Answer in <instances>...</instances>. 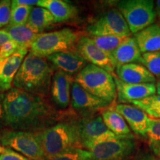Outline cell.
<instances>
[{"label": "cell", "instance_id": "cell-25", "mask_svg": "<svg viewBox=\"0 0 160 160\" xmlns=\"http://www.w3.org/2000/svg\"><path fill=\"white\" fill-rule=\"evenodd\" d=\"M131 104L145 112L151 119H160V96L153 95Z\"/></svg>", "mask_w": 160, "mask_h": 160}, {"label": "cell", "instance_id": "cell-8", "mask_svg": "<svg viewBox=\"0 0 160 160\" xmlns=\"http://www.w3.org/2000/svg\"><path fill=\"white\" fill-rule=\"evenodd\" d=\"M91 37H131L128 26L123 16L117 8L107 11L96 19L86 28Z\"/></svg>", "mask_w": 160, "mask_h": 160}, {"label": "cell", "instance_id": "cell-39", "mask_svg": "<svg viewBox=\"0 0 160 160\" xmlns=\"http://www.w3.org/2000/svg\"><path fill=\"white\" fill-rule=\"evenodd\" d=\"M5 59H2V58H0V73H1L3 65H4V63H5Z\"/></svg>", "mask_w": 160, "mask_h": 160}, {"label": "cell", "instance_id": "cell-2", "mask_svg": "<svg viewBox=\"0 0 160 160\" xmlns=\"http://www.w3.org/2000/svg\"><path fill=\"white\" fill-rule=\"evenodd\" d=\"M53 69L45 57L29 53L13 81L15 88L44 97L49 94Z\"/></svg>", "mask_w": 160, "mask_h": 160}, {"label": "cell", "instance_id": "cell-18", "mask_svg": "<svg viewBox=\"0 0 160 160\" xmlns=\"http://www.w3.org/2000/svg\"><path fill=\"white\" fill-rule=\"evenodd\" d=\"M116 67L130 63H141L142 53L133 37H128L111 53Z\"/></svg>", "mask_w": 160, "mask_h": 160}, {"label": "cell", "instance_id": "cell-29", "mask_svg": "<svg viewBox=\"0 0 160 160\" xmlns=\"http://www.w3.org/2000/svg\"><path fill=\"white\" fill-rule=\"evenodd\" d=\"M140 64L145 66L152 75L160 79V51L142 53Z\"/></svg>", "mask_w": 160, "mask_h": 160}, {"label": "cell", "instance_id": "cell-19", "mask_svg": "<svg viewBox=\"0 0 160 160\" xmlns=\"http://www.w3.org/2000/svg\"><path fill=\"white\" fill-rule=\"evenodd\" d=\"M28 51V49L19 48L17 53L5 59L1 73H0V92L1 93L8 91L12 88L11 84L25 56H27Z\"/></svg>", "mask_w": 160, "mask_h": 160}, {"label": "cell", "instance_id": "cell-27", "mask_svg": "<svg viewBox=\"0 0 160 160\" xmlns=\"http://www.w3.org/2000/svg\"><path fill=\"white\" fill-rule=\"evenodd\" d=\"M89 37L93 40L97 47L111 55L126 38L122 37H116V36Z\"/></svg>", "mask_w": 160, "mask_h": 160}, {"label": "cell", "instance_id": "cell-22", "mask_svg": "<svg viewBox=\"0 0 160 160\" xmlns=\"http://www.w3.org/2000/svg\"><path fill=\"white\" fill-rule=\"evenodd\" d=\"M101 117L108 129L118 137L122 139H132L133 137L125 119L115 108L105 110Z\"/></svg>", "mask_w": 160, "mask_h": 160}, {"label": "cell", "instance_id": "cell-16", "mask_svg": "<svg viewBox=\"0 0 160 160\" xmlns=\"http://www.w3.org/2000/svg\"><path fill=\"white\" fill-rule=\"evenodd\" d=\"M60 71L70 76L77 74L86 65L87 62L77 51L60 52L46 57Z\"/></svg>", "mask_w": 160, "mask_h": 160}, {"label": "cell", "instance_id": "cell-7", "mask_svg": "<svg viewBox=\"0 0 160 160\" xmlns=\"http://www.w3.org/2000/svg\"><path fill=\"white\" fill-rule=\"evenodd\" d=\"M0 145L19 152L30 160L45 159L34 132L3 130L0 133Z\"/></svg>", "mask_w": 160, "mask_h": 160}, {"label": "cell", "instance_id": "cell-17", "mask_svg": "<svg viewBox=\"0 0 160 160\" xmlns=\"http://www.w3.org/2000/svg\"><path fill=\"white\" fill-rule=\"evenodd\" d=\"M117 77L124 82L145 84L156 82V77L139 63L126 64L116 68Z\"/></svg>", "mask_w": 160, "mask_h": 160}, {"label": "cell", "instance_id": "cell-36", "mask_svg": "<svg viewBox=\"0 0 160 160\" xmlns=\"http://www.w3.org/2000/svg\"><path fill=\"white\" fill-rule=\"evenodd\" d=\"M13 2L19 5L32 6L37 5L39 1H37V0H13Z\"/></svg>", "mask_w": 160, "mask_h": 160}, {"label": "cell", "instance_id": "cell-32", "mask_svg": "<svg viewBox=\"0 0 160 160\" xmlns=\"http://www.w3.org/2000/svg\"><path fill=\"white\" fill-rule=\"evenodd\" d=\"M19 48H20L17 43L11 40L0 47V58L3 59H8L17 53Z\"/></svg>", "mask_w": 160, "mask_h": 160}, {"label": "cell", "instance_id": "cell-33", "mask_svg": "<svg viewBox=\"0 0 160 160\" xmlns=\"http://www.w3.org/2000/svg\"><path fill=\"white\" fill-rule=\"evenodd\" d=\"M0 160H30L25 156L7 148L4 153L0 154Z\"/></svg>", "mask_w": 160, "mask_h": 160}, {"label": "cell", "instance_id": "cell-24", "mask_svg": "<svg viewBox=\"0 0 160 160\" xmlns=\"http://www.w3.org/2000/svg\"><path fill=\"white\" fill-rule=\"evenodd\" d=\"M12 41L19 45L20 48L28 50L39 33H36L26 25L8 26L4 29Z\"/></svg>", "mask_w": 160, "mask_h": 160}, {"label": "cell", "instance_id": "cell-20", "mask_svg": "<svg viewBox=\"0 0 160 160\" xmlns=\"http://www.w3.org/2000/svg\"><path fill=\"white\" fill-rule=\"evenodd\" d=\"M37 5L49 11L57 23L65 22L73 19L78 13L76 6L63 0H39Z\"/></svg>", "mask_w": 160, "mask_h": 160}, {"label": "cell", "instance_id": "cell-13", "mask_svg": "<svg viewBox=\"0 0 160 160\" xmlns=\"http://www.w3.org/2000/svg\"><path fill=\"white\" fill-rule=\"evenodd\" d=\"M73 82L71 76L60 70L53 73L50 92L53 102L60 108H66L71 102Z\"/></svg>", "mask_w": 160, "mask_h": 160}, {"label": "cell", "instance_id": "cell-38", "mask_svg": "<svg viewBox=\"0 0 160 160\" xmlns=\"http://www.w3.org/2000/svg\"><path fill=\"white\" fill-rule=\"evenodd\" d=\"M156 89H157V95L160 96V79H159V81L157 82V85H156Z\"/></svg>", "mask_w": 160, "mask_h": 160}, {"label": "cell", "instance_id": "cell-10", "mask_svg": "<svg viewBox=\"0 0 160 160\" xmlns=\"http://www.w3.org/2000/svg\"><path fill=\"white\" fill-rule=\"evenodd\" d=\"M131 139H118L104 142L92 147V160H124L134 150Z\"/></svg>", "mask_w": 160, "mask_h": 160}, {"label": "cell", "instance_id": "cell-41", "mask_svg": "<svg viewBox=\"0 0 160 160\" xmlns=\"http://www.w3.org/2000/svg\"><path fill=\"white\" fill-rule=\"evenodd\" d=\"M151 160H160V159H151Z\"/></svg>", "mask_w": 160, "mask_h": 160}, {"label": "cell", "instance_id": "cell-40", "mask_svg": "<svg viewBox=\"0 0 160 160\" xmlns=\"http://www.w3.org/2000/svg\"><path fill=\"white\" fill-rule=\"evenodd\" d=\"M6 149H7V148L3 147L2 145H0V154H1V153H4V152H5V151H6Z\"/></svg>", "mask_w": 160, "mask_h": 160}, {"label": "cell", "instance_id": "cell-37", "mask_svg": "<svg viewBox=\"0 0 160 160\" xmlns=\"http://www.w3.org/2000/svg\"><path fill=\"white\" fill-rule=\"evenodd\" d=\"M155 11L156 15H157L158 19L160 20V0H158V1H157V2H156Z\"/></svg>", "mask_w": 160, "mask_h": 160}, {"label": "cell", "instance_id": "cell-34", "mask_svg": "<svg viewBox=\"0 0 160 160\" xmlns=\"http://www.w3.org/2000/svg\"><path fill=\"white\" fill-rule=\"evenodd\" d=\"M5 93L0 92V133L2 128L4 126V108H3V99Z\"/></svg>", "mask_w": 160, "mask_h": 160}, {"label": "cell", "instance_id": "cell-3", "mask_svg": "<svg viewBox=\"0 0 160 160\" xmlns=\"http://www.w3.org/2000/svg\"><path fill=\"white\" fill-rule=\"evenodd\" d=\"M45 158L54 157L71 148H82L79 121L65 120L42 131L34 132Z\"/></svg>", "mask_w": 160, "mask_h": 160}, {"label": "cell", "instance_id": "cell-23", "mask_svg": "<svg viewBox=\"0 0 160 160\" xmlns=\"http://www.w3.org/2000/svg\"><path fill=\"white\" fill-rule=\"evenodd\" d=\"M54 23V19L50 11L38 6L32 8L26 26L34 33H40Z\"/></svg>", "mask_w": 160, "mask_h": 160}, {"label": "cell", "instance_id": "cell-1", "mask_svg": "<svg viewBox=\"0 0 160 160\" xmlns=\"http://www.w3.org/2000/svg\"><path fill=\"white\" fill-rule=\"evenodd\" d=\"M4 126L9 130L38 132L56 124L60 114L44 97L15 88L5 93Z\"/></svg>", "mask_w": 160, "mask_h": 160}, {"label": "cell", "instance_id": "cell-31", "mask_svg": "<svg viewBox=\"0 0 160 160\" xmlns=\"http://www.w3.org/2000/svg\"><path fill=\"white\" fill-rule=\"evenodd\" d=\"M12 2L10 0L0 1V28L8 26L11 20Z\"/></svg>", "mask_w": 160, "mask_h": 160}, {"label": "cell", "instance_id": "cell-14", "mask_svg": "<svg viewBox=\"0 0 160 160\" xmlns=\"http://www.w3.org/2000/svg\"><path fill=\"white\" fill-rule=\"evenodd\" d=\"M115 110L122 116L128 125L135 133L145 137L151 119L145 112L128 104H118L115 106Z\"/></svg>", "mask_w": 160, "mask_h": 160}, {"label": "cell", "instance_id": "cell-5", "mask_svg": "<svg viewBox=\"0 0 160 160\" xmlns=\"http://www.w3.org/2000/svg\"><path fill=\"white\" fill-rule=\"evenodd\" d=\"M79 37L77 31L68 28L39 33L30 48V53L45 58L60 52L70 51L76 48Z\"/></svg>", "mask_w": 160, "mask_h": 160}, {"label": "cell", "instance_id": "cell-35", "mask_svg": "<svg viewBox=\"0 0 160 160\" xmlns=\"http://www.w3.org/2000/svg\"><path fill=\"white\" fill-rule=\"evenodd\" d=\"M11 38H10L9 35L4 29L0 30V47L5 45L7 42L11 41Z\"/></svg>", "mask_w": 160, "mask_h": 160}, {"label": "cell", "instance_id": "cell-12", "mask_svg": "<svg viewBox=\"0 0 160 160\" xmlns=\"http://www.w3.org/2000/svg\"><path fill=\"white\" fill-rule=\"evenodd\" d=\"M113 78L117 88V98L121 104H131L157 93L154 83L129 84L121 81L117 76L113 75Z\"/></svg>", "mask_w": 160, "mask_h": 160}, {"label": "cell", "instance_id": "cell-28", "mask_svg": "<svg viewBox=\"0 0 160 160\" xmlns=\"http://www.w3.org/2000/svg\"><path fill=\"white\" fill-rule=\"evenodd\" d=\"M145 137L148 140L149 147L157 156H160V119H151Z\"/></svg>", "mask_w": 160, "mask_h": 160}, {"label": "cell", "instance_id": "cell-9", "mask_svg": "<svg viewBox=\"0 0 160 160\" xmlns=\"http://www.w3.org/2000/svg\"><path fill=\"white\" fill-rule=\"evenodd\" d=\"M79 130L82 147L87 151L97 144L122 139L108 129L101 116L80 120Z\"/></svg>", "mask_w": 160, "mask_h": 160}, {"label": "cell", "instance_id": "cell-11", "mask_svg": "<svg viewBox=\"0 0 160 160\" xmlns=\"http://www.w3.org/2000/svg\"><path fill=\"white\" fill-rule=\"evenodd\" d=\"M76 50L79 54L91 65L98 66L111 74L116 71V65L111 55L96 45L89 37H80Z\"/></svg>", "mask_w": 160, "mask_h": 160}, {"label": "cell", "instance_id": "cell-30", "mask_svg": "<svg viewBox=\"0 0 160 160\" xmlns=\"http://www.w3.org/2000/svg\"><path fill=\"white\" fill-rule=\"evenodd\" d=\"M44 160H92V154L85 149L71 148L54 157L45 158Z\"/></svg>", "mask_w": 160, "mask_h": 160}, {"label": "cell", "instance_id": "cell-4", "mask_svg": "<svg viewBox=\"0 0 160 160\" xmlns=\"http://www.w3.org/2000/svg\"><path fill=\"white\" fill-rule=\"evenodd\" d=\"M73 81L90 93L110 104L117 98L113 75L98 66L88 64L75 76Z\"/></svg>", "mask_w": 160, "mask_h": 160}, {"label": "cell", "instance_id": "cell-15", "mask_svg": "<svg viewBox=\"0 0 160 160\" xmlns=\"http://www.w3.org/2000/svg\"><path fill=\"white\" fill-rule=\"evenodd\" d=\"M71 105L78 111H93L107 108L109 102L91 94L74 81L71 87Z\"/></svg>", "mask_w": 160, "mask_h": 160}, {"label": "cell", "instance_id": "cell-21", "mask_svg": "<svg viewBox=\"0 0 160 160\" xmlns=\"http://www.w3.org/2000/svg\"><path fill=\"white\" fill-rule=\"evenodd\" d=\"M142 54L160 51V25L153 24L133 36Z\"/></svg>", "mask_w": 160, "mask_h": 160}, {"label": "cell", "instance_id": "cell-6", "mask_svg": "<svg viewBox=\"0 0 160 160\" xmlns=\"http://www.w3.org/2000/svg\"><path fill=\"white\" fill-rule=\"evenodd\" d=\"M117 5L133 34L154 24L157 19L152 0H122Z\"/></svg>", "mask_w": 160, "mask_h": 160}, {"label": "cell", "instance_id": "cell-26", "mask_svg": "<svg viewBox=\"0 0 160 160\" xmlns=\"http://www.w3.org/2000/svg\"><path fill=\"white\" fill-rule=\"evenodd\" d=\"M11 2V15L8 26L26 25L33 7L17 5L13 1Z\"/></svg>", "mask_w": 160, "mask_h": 160}]
</instances>
